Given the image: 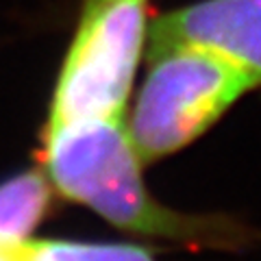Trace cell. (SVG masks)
Wrapping results in <instances>:
<instances>
[{
  "label": "cell",
  "mask_w": 261,
  "mask_h": 261,
  "mask_svg": "<svg viewBox=\"0 0 261 261\" xmlns=\"http://www.w3.org/2000/svg\"><path fill=\"white\" fill-rule=\"evenodd\" d=\"M142 166L124 118L46 124L44 174L53 190L113 226L209 250H242L259 238L255 228L231 216L183 214L161 205L144 183Z\"/></svg>",
  "instance_id": "6da1fadb"
},
{
  "label": "cell",
  "mask_w": 261,
  "mask_h": 261,
  "mask_svg": "<svg viewBox=\"0 0 261 261\" xmlns=\"http://www.w3.org/2000/svg\"><path fill=\"white\" fill-rule=\"evenodd\" d=\"M146 53L148 70L126 126L144 163L183 150L255 87L238 65L205 48L172 44Z\"/></svg>",
  "instance_id": "7a4b0ae2"
},
{
  "label": "cell",
  "mask_w": 261,
  "mask_h": 261,
  "mask_svg": "<svg viewBox=\"0 0 261 261\" xmlns=\"http://www.w3.org/2000/svg\"><path fill=\"white\" fill-rule=\"evenodd\" d=\"M148 24L150 0H81L48 124L124 118Z\"/></svg>",
  "instance_id": "3957f363"
},
{
  "label": "cell",
  "mask_w": 261,
  "mask_h": 261,
  "mask_svg": "<svg viewBox=\"0 0 261 261\" xmlns=\"http://www.w3.org/2000/svg\"><path fill=\"white\" fill-rule=\"evenodd\" d=\"M172 44L224 57L261 87V0H194L154 15L146 48Z\"/></svg>",
  "instance_id": "277c9868"
},
{
  "label": "cell",
  "mask_w": 261,
  "mask_h": 261,
  "mask_svg": "<svg viewBox=\"0 0 261 261\" xmlns=\"http://www.w3.org/2000/svg\"><path fill=\"white\" fill-rule=\"evenodd\" d=\"M53 185L39 170L15 174L0 183V235L29 238L50 207Z\"/></svg>",
  "instance_id": "5b68a950"
},
{
  "label": "cell",
  "mask_w": 261,
  "mask_h": 261,
  "mask_svg": "<svg viewBox=\"0 0 261 261\" xmlns=\"http://www.w3.org/2000/svg\"><path fill=\"white\" fill-rule=\"evenodd\" d=\"M18 261H157L154 252L133 244H89L65 240H29L18 246Z\"/></svg>",
  "instance_id": "8992f818"
},
{
  "label": "cell",
  "mask_w": 261,
  "mask_h": 261,
  "mask_svg": "<svg viewBox=\"0 0 261 261\" xmlns=\"http://www.w3.org/2000/svg\"><path fill=\"white\" fill-rule=\"evenodd\" d=\"M0 261H15V250L9 240L0 238Z\"/></svg>",
  "instance_id": "52a82bcc"
}]
</instances>
